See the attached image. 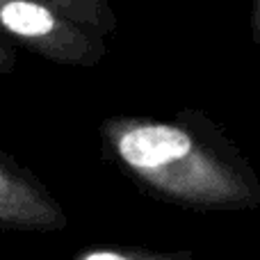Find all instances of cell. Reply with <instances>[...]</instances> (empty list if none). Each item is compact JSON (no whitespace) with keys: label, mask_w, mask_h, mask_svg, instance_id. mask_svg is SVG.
Here are the masks:
<instances>
[{"label":"cell","mask_w":260,"mask_h":260,"mask_svg":"<svg viewBox=\"0 0 260 260\" xmlns=\"http://www.w3.org/2000/svg\"><path fill=\"white\" fill-rule=\"evenodd\" d=\"M0 229L55 233L67 229V215L46 185L0 151Z\"/></svg>","instance_id":"obj_3"},{"label":"cell","mask_w":260,"mask_h":260,"mask_svg":"<svg viewBox=\"0 0 260 260\" xmlns=\"http://www.w3.org/2000/svg\"><path fill=\"white\" fill-rule=\"evenodd\" d=\"M105 137L137 178L176 201L203 208H242L258 194L240 176L210 169L187 130L169 123L110 121Z\"/></svg>","instance_id":"obj_1"},{"label":"cell","mask_w":260,"mask_h":260,"mask_svg":"<svg viewBox=\"0 0 260 260\" xmlns=\"http://www.w3.org/2000/svg\"><path fill=\"white\" fill-rule=\"evenodd\" d=\"M73 260H199V258H194L187 251L160 253L139 247H99L78 253Z\"/></svg>","instance_id":"obj_5"},{"label":"cell","mask_w":260,"mask_h":260,"mask_svg":"<svg viewBox=\"0 0 260 260\" xmlns=\"http://www.w3.org/2000/svg\"><path fill=\"white\" fill-rule=\"evenodd\" d=\"M35 3L55 9L78 25L99 32L101 37L114 30V14L108 0H35Z\"/></svg>","instance_id":"obj_4"},{"label":"cell","mask_w":260,"mask_h":260,"mask_svg":"<svg viewBox=\"0 0 260 260\" xmlns=\"http://www.w3.org/2000/svg\"><path fill=\"white\" fill-rule=\"evenodd\" d=\"M253 30H256V39L260 41V5L256 9V25H253Z\"/></svg>","instance_id":"obj_7"},{"label":"cell","mask_w":260,"mask_h":260,"mask_svg":"<svg viewBox=\"0 0 260 260\" xmlns=\"http://www.w3.org/2000/svg\"><path fill=\"white\" fill-rule=\"evenodd\" d=\"M12 67H14V55H12V50L5 46V41L0 39V73L12 71Z\"/></svg>","instance_id":"obj_6"},{"label":"cell","mask_w":260,"mask_h":260,"mask_svg":"<svg viewBox=\"0 0 260 260\" xmlns=\"http://www.w3.org/2000/svg\"><path fill=\"white\" fill-rule=\"evenodd\" d=\"M0 32L30 53L69 67H94L105 55L99 32L35 0H0Z\"/></svg>","instance_id":"obj_2"}]
</instances>
